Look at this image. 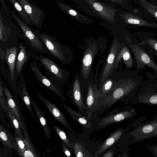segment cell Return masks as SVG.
<instances>
[{
	"label": "cell",
	"instance_id": "obj_8",
	"mask_svg": "<svg viewBox=\"0 0 157 157\" xmlns=\"http://www.w3.org/2000/svg\"><path fill=\"white\" fill-rule=\"evenodd\" d=\"M36 59L45 70V74L52 82L59 87L63 85L68 76V72L60 67L50 58L39 55Z\"/></svg>",
	"mask_w": 157,
	"mask_h": 157
},
{
	"label": "cell",
	"instance_id": "obj_21",
	"mask_svg": "<svg viewBox=\"0 0 157 157\" xmlns=\"http://www.w3.org/2000/svg\"><path fill=\"white\" fill-rule=\"evenodd\" d=\"M99 97L98 91H94L91 83L89 82L86 101V109L87 117L90 120L93 112L96 109Z\"/></svg>",
	"mask_w": 157,
	"mask_h": 157
},
{
	"label": "cell",
	"instance_id": "obj_40",
	"mask_svg": "<svg viewBox=\"0 0 157 157\" xmlns=\"http://www.w3.org/2000/svg\"><path fill=\"white\" fill-rule=\"evenodd\" d=\"M147 149L150 151L152 155L155 157H157V145H146Z\"/></svg>",
	"mask_w": 157,
	"mask_h": 157
},
{
	"label": "cell",
	"instance_id": "obj_37",
	"mask_svg": "<svg viewBox=\"0 0 157 157\" xmlns=\"http://www.w3.org/2000/svg\"><path fill=\"white\" fill-rule=\"evenodd\" d=\"M108 4L125 8L128 0H102Z\"/></svg>",
	"mask_w": 157,
	"mask_h": 157
},
{
	"label": "cell",
	"instance_id": "obj_10",
	"mask_svg": "<svg viewBox=\"0 0 157 157\" xmlns=\"http://www.w3.org/2000/svg\"><path fill=\"white\" fill-rule=\"evenodd\" d=\"M17 0L22 6L33 25L41 29L43 21L46 17V13L29 0Z\"/></svg>",
	"mask_w": 157,
	"mask_h": 157
},
{
	"label": "cell",
	"instance_id": "obj_1",
	"mask_svg": "<svg viewBox=\"0 0 157 157\" xmlns=\"http://www.w3.org/2000/svg\"><path fill=\"white\" fill-rule=\"evenodd\" d=\"M91 17L104 21L112 27L122 25L118 15L119 7L100 0H71Z\"/></svg>",
	"mask_w": 157,
	"mask_h": 157
},
{
	"label": "cell",
	"instance_id": "obj_22",
	"mask_svg": "<svg viewBox=\"0 0 157 157\" xmlns=\"http://www.w3.org/2000/svg\"><path fill=\"white\" fill-rule=\"evenodd\" d=\"M3 89L4 93L6 98L9 107L12 110L20 124L21 128L24 132L26 131L24 124L23 120L21 117V113L18 109L17 106L16 104L12 95L9 90L6 82H3Z\"/></svg>",
	"mask_w": 157,
	"mask_h": 157
},
{
	"label": "cell",
	"instance_id": "obj_27",
	"mask_svg": "<svg viewBox=\"0 0 157 157\" xmlns=\"http://www.w3.org/2000/svg\"><path fill=\"white\" fill-rule=\"evenodd\" d=\"M31 104H32L36 112L38 118L46 137L48 139H51L50 129L47 123L46 119L45 116V113L41 111L35 104L33 99L30 97Z\"/></svg>",
	"mask_w": 157,
	"mask_h": 157
},
{
	"label": "cell",
	"instance_id": "obj_45",
	"mask_svg": "<svg viewBox=\"0 0 157 157\" xmlns=\"http://www.w3.org/2000/svg\"><path fill=\"white\" fill-rule=\"evenodd\" d=\"M56 0L59 1H61V2H62V1H63V0Z\"/></svg>",
	"mask_w": 157,
	"mask_h": 157
},
{
	"label": "cell",
	"instance_id": "obj_46",
	"mask_svg": "<svg viewBox=\"0 0 157 157\" xmlns=\"http://www.w3.org/2000/svg\"><path fill=\"white\" fill-rule=\"evenodd\" d=\"M155 144L157 145V142Z\"/></svg>",
	"mask_w": 157,
	"mask_h": 157
},
{
	"label": "cell",
	"instance_id": "obj_15",
	"mask_svg": "<svg viewBox=\"0 0 157 157\" xmlns=\"http://www.w3.org/2000/svg\"><path fill=\"white\" fill-rule=\"evenodd\" d=\"M120 44L118 42L117 38L113 40L110 48L100 80L101 84H102L112 73L114 68L115 59L119 52Z\"/></svg>",
	"mask_w": 157,
	"mask_h": 157
},
{
	"label": "cell",
	"instance_id": "obj_14",
	"mask_svg": "<svg viewBox=\"0 0 157 157\" xmlns=\"http://www.w3.org/2000/svg\"><path fill=\"white\" fill-rule=\"evenodd\" d=\"M37 94L40 99L53 117L59 123L70 130L73 133L76 134L73 128L67 122L64 115L59 109L54 104L40 94L37 93Z\"/></svg>",
	"mask_w": 157,
	"mask_h": 157
},
{
	"label": "cell",
	"instance_id": "obj_24",
	"mask_svg": "<svg viewBox=\"0 0 157 157\" xmlns=\"http://www.w3.org/2000/svg\"><path fill=\"white\" fill-rule=\"evenodd\" d=\"M72 100L77 108L82 112L86 108L81 93L79 81L77 78L74 81L72 88Z\"/></svg>",
	"mask_w": 157,
	"mask_h": 157
},
{
	"label": "cell",
	"instance_id": "obj_33",
	"mask_svg": "<svg viewBox=\"0 0 157 157\" xmlns=\"http://www.w3.org/2000/svg\"><path fill=\"white\" fill-rule=\"evenodd\" d=\"M54 128L58 136L65 144L71 149L73 148V144L70 143L64 131L58 126H54Z\"/></svg>",
	"mask_w": 157,
	"mask_h": 157
},
{
	"label": "cell",
	"instance_id": "obj_16",
	"mask_svg": "<svg viewBox=\"0 0 157 157\" xmlns=\"http://www.w3.org/2000/svg\"><path fill=\"white\" fill-rule=\"evenodd\" d=\"M118 15L120 17L122 25H132L157 29V24L147 21L140 17L134 14L125 12L119 8Z\"/></svg>",
	"mask_w": 157,
	"mask_h": 157
},
{
	"label": "cell",
	"instance_id": "obj_38",
	"mask_svg": "<svg viewBox=\"0 0 157 157\" xmlns=\"http://www.w3.org/2000/svg\"><path fill=\"white\" fill-rule=\"evenodd\" d=\"M144 44H147L157 52V40L152 38H148L139 44L140 45Z\"/></svg>",
	"mask_w": 157,
	"mask_h": 157
},
{
	"label": "cell",
	"instance_id": "obj_44",
	"mask_svg": "<svg viewBox=\"0 0 157 157\" xmlns=\"http://www.w3.org/2000/svg\"><path fill=\"white\" fill-rule=\"evenodd\" d=\"M155 56H156L157 57V52L155 51Z\"/></svg>",
	"mask_w": 157,
	"mask_h": 157
},
{
	"label": "cell",
	"instance_id": "obj_29",
	"mask_svg": "<svg viewBox=\"0 0 157 157\" xmlns=\"http://www.w3.org/2000/svg\"><path fill=\"white\" fill-rule=\"evenodd\" d=\"M6 111L17 135L23 139L24 138L20 129V124L14 113L9 106Z\"/></svg>",
	"mask_w": 157,
	"mask_h": 157
},
{
	"label": "cell",
	"instance_id": "obj_34",
	"mask_svg": "<svg viewBox=\"0 0 157 157\" xmlns=\"http://www.w3.org/2000/svg\"><path fill=\"white\" fill-rule=\"evenodd\" d=\"M15 140L17 152L20 156L23 157L24 153L26 149L24 139L17 135L15 137Z\"/></svg>",
	"mask_w": 157,
	"mask_h": 157
},
{
	"label": "cell",
	"instance_id": "obj_26",
	"mask_svg": "<svg viewBox=\"0 0 157 157\" xmlns=\"http://www.w3.org/2000/svg\"><path fill=\"white\" fill-rule=\"evenodd\" d=\"M123 58L125 65L128 68L132 67L133 66V61L130 51L128 48L124 46L117 54L114 62V68H116L119 63Z\"/></svg>",
	"mask_w": 157,
	"mask_h": 157
},
{
	"label": "cell",
	"instance_id": "obj_36",
	"mask_svg": "<svg viewBox=\"0 0 157 157\" xmlns=\"http://www.w3.org/2000/svg\"><path fill=\"white\" fill-rule=\"evenodd\" d=\"M0 56L1 72L5 80L7 81L6 72L5 65V62H6V51L1 48H0Z\"/></svg>",
	"mask_w": 157,
	"mask_h": 157
},
{
	"label": "cell",
	"instance_id": "obj_39",
	"mask_svg": "<svg viewBox=\"0 0 157 157\" xmlns=\"http://www.w3.org/2000/svg\"><path fill=\"white\" fill-rule=\"evenodd\" d=\"M3 90L2 84H0V105L6 110H7L9 107L7 101H6L4 98L3 94Z\"/></svg>",
	"mask_w": 157,
	"mask_h": 157
},
{
	"label": "cell",
	"instance_id": "obj_2",
	"mask_svg": "<svg viewBox=\"0 0 157 157\" xmlns=\"http://www.w3.org/2000/svg\"><path fill=\"white\" fill-rule=\"evenodd\" d=\"M143 84L140 80L127 81L114 90L112 93L98 99L97 109L101 107L111 106L118 101H123L126 104L136 94Z\"/></svg>",
	"mask_w": 157,
	"mask_h": 157
},
{
	"label": "cell",
	"instance_id": "obj_4",
	"mask_svg": "<svg viewBox=\"0 0 157 157\" xmlns=\"http://www.w3.org/2000/svg\"><path fill=\"white\" fill-rule=\"evenodd\" d=\"M13 10H10L12 19L17 24L21 30L20 37L24 41L25 44L33 48L36 52L41 54L49 52L43 42L36 34L32 27L24 22Z\"/></svg>",
	"mask_w": 157,
	"mask_h": 157
},
{
	"label": "cell",
	"instance_id": "obj_18",
	"mask_svg": "<svg viewBox=\"0 0 157 157\" xmlns=\"http://www.w3.org/2000/svg\"><path fill=\"white\" fill-rule=\"evenodd\" d=\"M25 44L21 41L18 45V51L15 70V78L17 82L22 72L24 66L30 57L29 53L26 50Z\"/></svg>",
	"mask_w": 157,
	"mask_h": 157
},
{
	"label": "cell",
	"instance_id": "obj_6",
	"mask_svg": "<svg viewBox=\"0 0 157 157\" xmlns=\"http://www.w3.org/2000/svg\"><path fill=\"white\" fill-rule=\"evenodd\" d=\"M35 32L43 42L49 52V55L64 64L69 61V50L66 45L62 44L55 37L37 29Z\"/></svg>",
	"mask_w": 157,
	"mask_h": 157
},
{
	"label": "cell",
	"instance_id": "obj_31",
	"mask_svg": "<svg viewBox=\"0 0 157 157\" xmlns=\"http://www.w3.org/2000/svg\"><path fill=\"white\" fill-rule=\"evenodd\" d=\"M26 149L23 155L24 157H35L37 156L36 151L29 140L28 136H25L24 139Z\"/></svg>",
	"mask_w": 157,
	"mask_h": 157
},
{
	"label": "cell",
	"instance_id": "obj_42",
	"mask_svg": "<svg viewBox=\"0 0 157 157\" xmlns=\"http://www.w3.org/2000/svg\"><path fill=\"white\" fill-rule=\"evenodd\" d=\"M65 144L62 141L61 145L64 154L67 156L71 157V154L69 149Z\"/></svg>",
	"mask_w": 157,
	"mask_h": 157
},
{
	"label": "cell",
	"instance_id": "obj_3",
	"mask_svg": "<svg viewBox=\"0 0 157 157\" xmlns=\"http://www.w3.org/2000/svg\"><path fill=\"white\" fill-rule=\"evenodd\" d=\"M21 30L11 17L8 16L3 10H0V48H7L18 45Z\"/></svg>",
	"mask_w": 157,
	"mask_h": 157
},
{
	"label": "cell",
	"instance_id": "obj_23",
	"mask_svg": "<svg viewBox=\"0 0 157 157\" xmlns=\"http://www.w3.org/2000/svg\"><path fill=\"white\" fill-rule=\"evenodd\" d=\"M19 82L17 87V92L21 94L23 100L36 121V118L31 108L30 97L29 96L25 86V80L23 73L22 72L20 76Z\"/></svg>",
	"mask_w": 157,
	"mask_h": 157
},
{
	"label": "cell",
	"instance_id": "obj_17",
	"mask_svg": "<svg viewBox=\"0 0 157 157\" xmlns=\"http://www.w3.org/2000/svg\"><path fill=\"white\" fill-rule=\"evenodd\" d=\"M98 50L96 44L94 43L87 47L84 53L81 72L84 78H87L89 76L94 58L97 53Z\"/></svg>",
	"mask_w": 157,
	"mask_h": 157
},
{
	"label": "cell",
	"instance_id": "obj_12",
	"mask_svg": "<svg viewBox=\"0 0 157 157\" xmlns=\"http://www.w3.org/2000/svg\"><path fill=\"white\" fill-rule=\"evenodd\" d=\"M129 46L133 54L137 68L147 66L152 68L157 72V64L155 63L151 56L138 45L129 43Z\"/></svg>",
	"mask_w": 157,
	"mask_h": 157
},
{
	"label": "cell",
	"instance_id": "obj_7",
	"mask_svg": "<svg viewBox=\"0 0 157 157\" xmlns=\"http://www.w3.org/2000/svg\"><path fill=\"white\" fill-rule=\"evenodd\" d=\"M134 129L127 132L131 140L128 146L151 137H157V114L151 120L142 122L134 127Z\"/></svg>",
	"mask_w": 157,
	"mask_h": 157
},
{
	"label": "cell",
	"instance_id": "obj_13",
	"mask_svg": "<svg viewBox=\"0 0 157 157\" xmlns=\"http://www.w3.org/2000/svg\"><path fill=\"white\" fill-rule=\"evenodd\" d=\"M30 67L31 71L37 80L45 87L50 90L60 97L64 102L65 98L61 88L55 85L49 78L42 73L36 62L34 61L30 63Z\"/></svg>",
	"mask_w": 157,
	"mask_h": 157
},
{
	"label": "cell",
	"instance_id": "obj_28",
	"mask_svg": "<svg viewBox=\"0 0 157 157\" xmlns=\"http://www.w3.org/2000/svg\"><path fill=\"white\" fill-rule=\"evenodd\" d=\"M13 9L20 16L21 18L31 27L33 25L22 6L17 0H8ZM33 28V27H32Z\"/></svg>",
	"mask_w": 157,
	"mask_h": 157
},
{
	"label": "cell",
	"instance_id": "obj_20",
	"mask_svg": "<svg viewBox=\"0 0 157 157\" xmlns=\"http://www.w3.org/2000/svg\"><path fill=\"white\" fill-rule=\"evenodd\" d=\"M63 105L73 120L81 126L85 132L90 133L93 131L94 129L93 125L87 117H86L80 112L74 110L65 104H64Z\"/></svg>",
	"mask_w": 157,
	"mask_h": 157
},
{
	"label": "cell",
	"instance_id": "obj_43",
	"mask_svg": "<svg viewBox=\"0 0 157 157\" xmlns=\"http://www.w3.org/2000/svg\"><path fill=\"white\" fill-rule=\"evenodd\" d=\"M114 152L112 150H110L106 152L103 155L102 157H112L113 156Z\"/></svg>",
	"mask_w": 157,
	"mask_h": 157
},
{
	"label": "cell",
	"instance_id": "obj_5",
	"mask_svg": "<svg viewBox=\"0 0 157 157\" xmlns=\"http://www.w3.org/2000/svg\"><path fill=\"white\" fill-rule=\"evenodd\" d=\"M137 114L135 108L126 105L114 110L106 115L90 120L96 130H99L111 124L119 123L128 119H132Z\"/></svg>",
	"mask_w": 157,
	"mask_h": 157
},
{
	"label": "cell",
	"instance_id": "obj_32",
	"mask_svg": "<svg viewBox=\"0 0 157 157\" xmlns=\"http://www.w3.org/2000/svg\"><path fill=\"white\" fill-rule=\"evenodd\" d=\"M143 7L152 15L157 18V6L146 0H139Z\"/></svg>",
	"mask_w": 157,
	"mask_h": 157
},
{
	"label": "cell",
	"instance_id": "obj_41",
	"mask_svg": "<svg viewBox=\"0 0 157 157\" xmlns=\"http://www.w3.org/2000/svg\"><path fill=\"white\" fill-rule=\"evenodd\" d=\"M0 0L1 4L0 8L3 10L8 16L11 17L10 13V10H9L8 7L4 2V0Z\"/></svg>",
	"mask_w": 157,
	"mask_h": 157
},
{
	"label": "cell",
	"instance_id": "obj_35",
	"mask_svg": "<svg viewBox=\"0 0 157 157\" xmlns=\"http://www.w3.org/2000/svg\"><path fill=\"white\" fill-rule=\"evenodd\" d=\"M75 156L77 157H83L88 156L87 155V152L82 145L78 142H76L73 144Z\"/></svg>",
	"mask_w": 157,
	"mask_h": 157
},
{
	"label": "cell",
	"instance_id": "obj_11",
	"mask_svg": "<svg viewBox=\"0 0 157 157\" xmlns=\"http://www.w3.org/2000/svg\"><path fill=\"white\" fill-rule=\"evenodd\" d=\"M6 62L8 66L6 70L7 81L11 89L17 92V82L15 78V70L18 51V45L6 48Z\"/></svg>",
	"mask_w": 157,
	"mask_h": 157
},
{
	"label": "cell",
	"instance_id": "obj_30",
	"mask_svg": "<svg viewBox=\"0 0 157 157\" xmlns=\"http://www.w3.org/2000/svg\"><path fill=\"white\" fill-rule=\"evenodd\" d=\"M113 82L111 79H107L102 85L100 91H98L99 98L104 97L110 93L112 90Z\"/></svg>",
	"mask_w": 157,
	"mask_h": 157
},
{
	"label": "cell",
	"instance_id": "obj_25",
	"mask_svg": "<svg viewBox=\"0 0 157 157\" xmlns=\"http://www.w3.org/2000/svg\"><path fill=\"white\" fill-rule=\"evenodd\" d=\"M0 139L3 145L10 148L17 149L15 137L1 124L0 125Z\"/></svg>",
	"mask_w": 157,
	"mask_h": 157
},
{
	"label": "cell",
	"instance_id": "obj_9",
	"mask_svg": "<svg viewBox=\"0 0 157 157\" xmlns=\"http://www.w3.org/2000/svg\"><path fill=\"white\" fill-rule=\"evenodd\" d=\"M141 86L128 104L157 105V83L147 82Z\"/></svg>",
	"mask_w": 157,
	"mask_h": 157
},
{
	"label": "cell",
	"instance_id": "obj_19",
	"mask_svg": "<svg viewBox=\"0 0 157 157\" xmlns=\"http://www.w3.org/2000/svg\"><path fill=\"white\" fill-rule=\"evenodd\" d=\"M55 2L56 5L62 11L75 21L87 24L93 23V20L89 17L81 14L69 5L59 1L56 0Z\"/></svg>",
	"mask_w": 157,
	"mask_h": 157
}]
</instances>
